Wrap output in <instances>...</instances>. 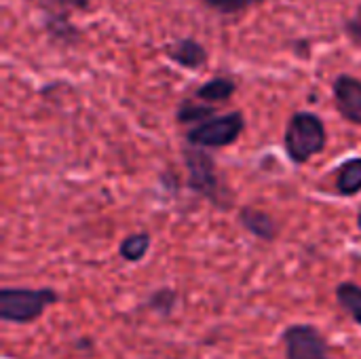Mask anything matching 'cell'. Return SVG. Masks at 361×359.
Wrapping results in <instances>:
<instances>
[{
  "mask_svg": "<svg viewBox=\"0 0 361 359\" xmlns=\"http://www.w3.org/2000/svg\"><path fill=\"white\" fill-rule=\"evenodd\" d=\"M182 157H184V165L188 171L186 186L195 195L207 199L214 207L224 209V212L231 209L233 207V193L222 182V178L218 176L214 157L205 148L192 146V144H188L182 150Z\"/></svg>",
  "mask_w": 361,
  "mask_h": 359,
  "instance_id": "1",
  "label": "cell"
},
{
  "mask_svg": "<svg viewBox=\"0 0 361 359\" xmlns=\"http://www.w3.org/2000/svg\"><path fill=\"white\" fill-rule=\"evenodd\" d=\"M61 298L53 288H2L0 290V322L27 326L38 322L44 311Z\"/></svg>",
  "mask_w": 361,
  "mask_h": 359,
  "instance_id": "2",
  "label": "cell"
},
{
  "mask_svg": "<svg viewBox=\"0 0 361 359\" xmlns=\"http://www.w3.org/2000/svg\"><path fill=\"white\" fill-rule=\"evenodd\" d=\"M328 144V131L322 116L309 110L292 114L283 133V146L292 163H309L315 154L324 152Z\"/></svg>",
  "mask_w": 361,
  "mask_h": 359,
  "instance_id": "3",
  "label": "cell"
},
{
  "mask_svg": "<svg viewBox=\"0 0 361 359\" xmlns=\"http://www.w3.org/2000/svg\"><path fill=\"white\" fill-rule=\"evenodd\" d=\"M245 129V116L241 110L212 116L205 123L186 131V142L201 148H226L233 146Z\"/></svg>",
  "mask_w": 361,
  "mask_h": 359,
  "instance_id": "4",
  "label": "cell"
},
{
  "mask_svg": "<svg viewBox=\"0 0 361 359\" xmlns=\"http://www.w3.org/2000/svg\"><path fill=\"white\" fill-rule=\"evenodd\" d=\"M286 359H332V347L324 330L313 324H292L281 332Z\"/></svg>",
  "mask_w": 361,
  "mask_h": 359,
  "instance_id": "5",
  "label": "cell"
},
{
  "mask_svg": "<svg viewBox=\"0 0 361 359\" xmlns=\"http://www.w3.org/2000/svg\"><path fill=\"white\" fill-rule=\"evenodd\" d=\"M334 106L338 114L353 123L361 125V80L351 74H338L332 83Z\"/></svg>",
  "mask_w": 361,
  "mask_h": 359,
  "instance_id": "6",
  "label": "cell"
},
{
  "mask_svg": "<svg viewBox=\"0 0 361 359\" xmlns=\"http://www.w3.org/2000/svg\"><path fill=\"white\" fill-rule=\"evenodd\" d=\"M165 55L173 63H178L180 68H186V70H201L207 63V59H209L207 49L199 40H195L190 36L171 40L165 47Z\"/></svg>",
  "mask_w": 361,
  "mask_h": 359,
  "instance_id": "7",
  "label": "cell"
},
{
  "mask_svg": "<svg viewBox=\"0 0 361 359\" xmlns=\"http://www.w3.org/2000/svg\"><path fill=\"white\" fill-rule=\"evenodd\" d=\"M237 218H239V224H241L252 237H256V239H260V241L271 243V241H275L277 235H279V226H277L275 218H273L271 214L258 209V207L243 205V207L239 209Z\"/></svg>",
  "mask_w": 361,
  "mask_h": 359,
  "instance_id": "8",
  "label": "cell"
},
{
  "mask_svg": "<svg viewBox=\"0 0 361 359\" xmlns=\"http://www.w3.org/2000/svg\"><path fill=\"white\" fill-rule=\"evenodd\" d=\"M47 34L53 42H59L63 47H74L80 42V30L70 21V17L61 11L55 8H47L44 11V19H42Z\"/></svg>",
  "mask_w": 361,
  "mask_h": 359,
  "instance_id": "9",
  "label": "cell"
},
{
  "mask_svg": "<svg viewBox=\"0 0 361 359\" xmlns=\"http://www.w3.org/2000/svg\"><path fill=\"white\" fill-rule=\"evenodd\" d=\"M336 171V193L341 197H355L361 193V157L347 159Z\"/></svg>",
  "mask_w": 361,
  "mask_h": 359,
  "instance_id": "10",
  "label": "cell"
},
{
  "mask_svg": "<svg viewBox=\"0 0 361 359\" xmlns=\"http://www.w3.org/2000/svg\"><path fill=\"white\" fill-rule=\"evenodd\" d=\"M338 307L351 317V322L361 328V286L355 281H343L334 290Z\"/></svg>",
  "mask_w": 361,
  "mask_h": 359,
  "instance_id": "11",
  "label": "cell"
},
{
  "mask_svg": "<svg viewBox=\"0 0 361 359\" xmlns=\"http://www.w3.org/2000/svg\"><path fill=\"white\" fill-rule=\"evenodd\" d=\"M237 91V83L226 78V76H216V78H209L205 80L197 91L195 95L201 99V102H209V104H222V102H228Z\"/></svg>",
  "mask_w": 361,
  "mask_h": 359,
  "instance_id": "12",
  "label": "cell"
},
{
  "mask_svg": "<svg viewBox=\"0 0 361 359\" xmlns=\"http://www.w3.org/2000/svg\"><path fill=\"white\" fill-rule=\"evenodd\" d=\"M150 245H152V237L148 233H133V235H127L118 243V256L125 262L135 264V262H142L148 256Z\"/></svg>",
  "mask_w": 361,
  "mask_h": 359,
  "instance_id": "13",
  "label": "cell"
},
{
  "mask_svg": "<svg viewBox=\"0 0 361 359\" xmlns=\"http://www.w3.org/2000/svg\"><path fill=\"white\" fill-rule=\"evenodd\" d=\"M144 307H146L148 311H152L154 315L167 320V317L173 315V311H176V307H178V292H176L173 288H159V290H154V292L146 298Z\"/></svg>",
  "mask_w": 361,
  "mask_h": 359,
  "instance_id": "14",
  "label": "cell"
},
{
  "mask_svg": "<svg viewBox=\"0 0 361 359\" xmlns=\"http://www.w3.org/2000/svg\"><path fill=\"white\" fill-rule=\"evenodd\" d=\"M214 114H216V108L209 102L197 104L192 99H184L176 112V118L182 125H199V123H205L207 118H212Z\"/></svg>",
  "mask_w": 361,
  "mask_h": 359,
  "instance_id": "15",
  "label": "cell"
},
{
  "mask_svg": "<svg viewBox=\"0 0 361 359\" xmlns=\"http://www.w3.org/2000/svg\"><path fill=\"white\" fill-rule=\"evenodd\" d=\"M201 2L220 15H239V13H243L256 4H262L267 0H201Z\"/></svg>",
  "mask_w": 361,
  "mask_h": 359,
  "instance_id": "16",
  "label": "cell"
},
{
  "mask_svg": "<svg viewBox=\"0 0 361 359\" xmlns=\"http://www.w3.org/2000/svg\"><path fill=\"white\" fill-rule=\"evenodd\" d=\"M91 0H44V4L51 6H59V8H68V11H85L89 6Z\"/></svg>",
  "mask_w": 361,
  "mask_h": 359,
  "instance_id": "17",
  "label": "cell"
},
{
  "mask_svg": "<svg viewBox=\"0 0 361 359\" xmlns=\"http://www.w3.org/2000/svg\"><path fill=\"white\" fill-rule=\"evenodd\" d=\"M345 30H347V34L355 40V42H360L361 44V8L345 23Z\"/></svg>",
  "mask_w": 361,
  "mask_h": 359,
  "instance_id": "18",
  "label": "cell"
},
{
  "mask_svg": "<svg viewBox=\"0 0 361 359\" xmlns=\"http://www.w3.org/2000/svg\"><path fill=\"white\" fill-rule=\"evenodd\" d=\"M74 347H76L78 351H89V349L93 347V341H91V339H78V341L74 343Z\"/></svg>",
  "mask_w": 361,
  "mask_h": 359,
  "instance_id": "19",
  "label": "cell"
},
{
  "mask_svg": "<svg viewBox=\"0 0 361 359\" xmlns=\"http://www.w3.org/2000/svg\"><path fill=\"white\" fill-rule=\"evenodd\" d=\"M357 229H360V233H361V209L357 212Z\"/></svg>",
  "mask_w": 361,
  "mask_h": 359,
  "instance_id": "20",
  "label": "cell"
}]
</instances>
